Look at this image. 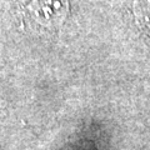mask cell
Masks as SVG:
<instances>
[{
  "mask_svg": "<svg viewBox=\"0 0 150 150\" xmlns=\"http://www.w3.org/2000/svg\"><path fill=\"white\" fill-rule=\"evenodd\" d=\"M28 10L33 13V19L40 24H62L68 14L67 0H33Z\"/></svg>",
  "mask_w": 150,
  "mask_h": 150,
  "instance_id": "obj_1",
  "label": "cell"
},
{
  "mask_svg": "<svg viewBox=\"0 0 150 150\" xmlns=\"http://www.w3.org/2000/svg\"><path fill=\"white\" fill-rule=\"evenodd\" d=\"M148 8H143V6H138V8H135V10L138 9V16L140 18H143V19H146L150 16V1H149V5H146ZM146 23L149 24L148 28H150V19L149 20H146Z\"/></svg>",
  "mask_w": 150,
  "mask_h": 150,
  "instance_id": "obj_2",
  "label": "cell"
}]
</instances>
